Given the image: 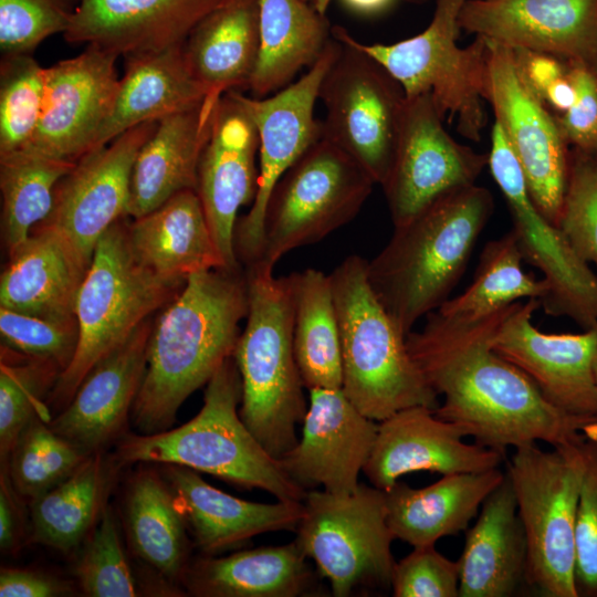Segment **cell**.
I'll return each instance as SVG.
<instances>
[{
    "mask_svg": "<svg viewBox=\"0 0 597 597\" xmlns=\"http://www.w3.org/2000/svg\"><path fill=\"white\" fill-rule=\"evenodd\" d=\"M583 443L514 449L506 474L527 542L528 586L547 597H577L575 527L585 473Z\"/></svg>",
    "mask_w": 597,
    "mask_h": 597,
    "instance_id": "cell-9",
    "label": "cell"
},
{
    "mask_svg": "<svg viewBox=\"0 0 597 597\" xmlns=\"http://www.w3.org/2000/svg\"><path fill=\"white\" fill-rule=\"evenodd\" d=\"M504 476L496 468L442 475L420 489L397 481L384 491L387 523L395 538L412 547L434 545L441 537L465 532Z\"/></svg>",
    "mask_w": 597,
    "mask_h": 597,
    "instance_id": "cell-31",
    "label": "cell"
},
{
    "mask_svg": "<svg viewBox=\"0 0 597 597\" xmlns=\"http://www.w3.org/2000/svg\"><path fill=\"white\" fill-rule=\"evenodd\" d=\"M126 219L116 221L101 238L80 287L77 348L46 401L55 415L67 406L88 371L185 285L158 277L136 259Z\"/></svg>",
    "mask_w": 597,
    "mask_h": 597,
    "instance_id": "cell-7",
    "label": "cell"
},
{
    "mask_svg": "<svg viewBox=\"0 0 597 597\" xmlns=\"http://www.w3.org/2000/svg\"><path fill=\"white\" fill-rule=\"evenodd\" d=\"M349 8L363 13H373L386 8L391 0H343Z\"/></svg>",
    "mask_w": 597,
    "mask_h": 597,
    "instance_id": "cell-54",
    "label": "cell"
},
{
    "mask_svg": "<svg viewBox=\"0 0 597 597\" xmlns=\"http://www.w3.org/2000/svg\"><path fill=\"white\" fill-rule=\"evenodd\" d=\"M308 408L296 444L279 459L287 476L305 491L322 485L352 494L375 443L378 423L363 415L342 388L310 389Z\"/></svg>",
    "mask_w": 597,
    "mask_h": 597,
    "instance_id": "cell-21",
    "label": "cell"
},
{
    "mask_svg": "<svg viewBox=\"0 0 597 597\" xmlns=\"http://www.w3.org/2000/svg\"><path fill=\"white\" fill-rule=\"evenodd\" d=\"M260 44L259 0H228L185 42L191 72L209 94L249 87Z\"/></svg>",
    "mask_w": 597,
    "mask_h": 597,
    "instance_id": "cell-35",
    "label": "cell"
},
{
    "mask_svg": "<svg viewBox=\"0 0 597 597\" xmlns=\"http://www.w3.org/2000/svg\"><path fill=\"white\" fill-rule=\"evenodd\" d=\"M260 44L249 83L253 97L263 98L290 85L311 67L332 40L325 14L304 0H259Z\"/></svg>",
    "mask_w": 597,
    "mask_h": 597,
    "instance_id": "cell-34",
    "label": "cell"
},
{
    "mask_svg": "<svg viewBox=\"0 0 597 597\" xmlns=\"http://www.w3.org/2000/svg\"><path fill=\"white\" fill-rule=\"evenodd\" d=\"M594 157H595V158H596V160H597V153H596V154L594 155Z\"/></svg>",
    "mask_w": 597,
    "mask_h": 597,
    "instance_id": "cell-57",
    "label": "cell"
},
{
    "mask_svg": "<svg viewBox=\"0 0 597 597\" xmlns=\"http://www.w3.org/2000/svg\"><path fill=\"white\" fill-rule=\"evenodd\" d=\"M295 542L335 597L390 587L395 538L385 492L360 483L352 494L308 490Z\"/></svg>",
    "mask_w": 597,
    "mask_h": 597,
    "instance_id": "cell-11",
    "label": "cell"
},
{
    "mask_svg": "<svg viewBox=\"0 0 597 597\" xmlns=\"http://www.w3.org/2000/svg\"><path fill=\"white\" fill-rule=\"evenodd\" d=\"M248 308L240 269L188 277L153 322L147 367L130 415L139 433L168 430L184 401L232 357Z\"/></svg>",
    "mask_w": 597,
    "mask_h": 597,
    "instance_id": "cell-2",
    "label": "cell"
},
{
    "mask_svg": "<svg viewBox=\"0 0 597 597\" xmlns=\"http://www.w3.org/2000/svg\"><path fill=\"white\" fill-rule=\"evenodd\" d=\"M439 418L434 409L413 406L378 421L371 453L363 469L371 485L388 490L399 478L417 471L442 475L496 469L503 454L476 442Z\"/></svg>",
    "mask_w": 597,
    "mask_h": 597,
    "instance_id": "cell-23",
    "label": "cell"
},
{
    "mask_svg": "<svg viewBox=\"0 0 597 597\" xmlns=\"http://www.w3.org/2000/svg\"><path fill=\"white\" fill-rule=\"evenodd\" d=\"M44 70L32 54L1 56L0 156L24 150L31 144L43 107Z\"/></svg>",
    "mask_w": 597,
    "mask_h": 597,
    "instance_id": "cell-43",
    "label": "cell"
},
{
    "mask_svg": "<svg viewBox=\"0 0 597 597\" xmlns=\"http://www.w3.org/2000/svg\"><path fill=\"white\" fill-rule=\"evenodd\" d=\"M459 23L488 41L597 74V0H467Z\"/></svg>",
    "mask_w": 597,
    "mask_h": 597,
    "instance_id": "cell-20",
    "label": "cell"
},
{
    "mask_svg": "<svg viewBox=\"0 0 597 597\" xmlns=\"http://www.w3.org/2000/svg\"><path fill=\"white\" fill-rule=\"evenodd\" d=\"M585 473L575 527L577 597H597V434L583 443Z\"/></svg>",
    "mask_w": 597,
    "mask_h": 597,
    "instance_id": "cell-48",
    "label": "cell"
},
{
    "mask_svg": "<svg viewBox=\"0 0 597 597\" xmlns=\"http://www.w3.org/2000/svg\"><path fill=\"white\" fill-rule=\"evenodd\" d=\"M160 472L203 555H217L262 533L295 532L303 516V501L251 502L213 488L187 467L163 464Z\"/></svg>",
    "mask_w": 597,
    "mask_h": 597,
    "instance_id": "cell-26",
    "label": "cell"
},
{
    "mask_svg": "<svg viewBox=\"0 0 597 597\" xmlns=\"http://www.w3.org/2000/svg\"><path fill=\"white\" fill-rule=\"evenodd\" d=\"M294 304L293 345L305 388L339 389L343 366L329 274L305 269L289 275Z\"/></svg>",
    "mask_w": 597,
    "mask_h": 597,
    "instance_id": "cell-38",
    "label": "cell"
},
{
    "mask_svg": "<svg viewBox=\"0 0 597 597\" xmlns=\"http://www.w3.org/2000/svg\"><path fill=\"white\" fill-rule=\"evenodd\" d=\"M523 255L514 231L488 241L479 258L473 280L436 311L441 315L476 320L494 314L522 300L542 302L548 284L523 270Z\"/></svg>",
    "mask_w": 597,
    "mask_h": 597,
    "instance_id": "cell-39",
    "label": "cell"
},
{
    "mask_svg": "<svg viewBox=\"0 0 597 597\" xmlns=\"http://www.w3.org/2000/svg\"><path fill=\"white\" fill-rule=\"evenodd\" d=\"M431 94L406 97L392 163L381 184L394 227L440 195L476 184L488 155L457 142Z\"/></svg>",
    "mask_w": 597,
    "mask_h": 597,
    "instance_id": "cell-16",
    "label": "cell"
},
{
    "mask_svg": "<svg viewBox=\"0 0 597 597\" xmlns=\"http://www.w3.org/2000/svg\"><path fill=\"white\" fill-rule=\"evenodd\" d=\"M241 378L233 357L208 381L201 410L180 427L157 433H126L115 444L122 465L177 464L244 489L264 490L281 501L302 502L295 484L242 421Z\"/></svg>",
    "mask_w": 597,
    "mask_h": 597,
    "instance_id": "cell-5",
    "label": "cell"
},
{
    "mask_svg": "<svg viewBox=\"0 0 597 597\" xmlns=\"http://www.w3.org/2000/svg\"><path fill=\"white\" fill-rule=\"evenodd\" d=\"M128 237L136 259L158 277L177 285H184L195 273L227 269L196 190H182L133 219Z\"/></svg>",
    "mask_w": 597,
    "mask_h": 597,
    "instance_id": "cell-30",
    "label": "cell"
},
{
    "mask_svg": "<svg viewBox=\"0 0 597 597\" xmlns=\"http://www.w3.org/2000/svg\"><path fill=\"white\" fill-rule=\"evenodd\" d=\"M494 206L491 191L476 184L448 190L394 227L384 249L366 261L370 286L406 336L450 298Z\"/></svg>",
    "mask_w": 597,
    "mask_h": 597,
    "instance_id": "cell-3",
    "label": "cell"
},
{
    "mask_svg": "<svg viewBox=\"0 0 597 597\" xmlns=\"http://www.w3.org/2000/svg\"><path fill=\"white\" fill-rule=\"evenodd\" d=\"M124 59L114 106L93 149L137 125L193 107L209 95L189 67L185 43Z\"/></svg>",
    "mask_w": 597,
    "mask_h": 597,
    "instance_id": "cell-33",
    "label": "cell"
},
{
    "mask_svg": "<svg viewBox=\"0 0 597 597\" xmlns=\"http://www.w3.org/2000/svg\"><path fill=\"white\" fill-rule=\"evenodd\" d=\"M341 51L332 38L324 53L298 81L263 98L237 96L259 136V178L255 197L234 229V250L245 266L261 255L264 214L270 195L284 172L322 134L314 111L322 81Z\"/></svg>",
    "mask_w": 597,
    "mask_h": 597,
    "instance_id": "cell-14",
    "label": "cell"
},
{
    "mask_svg": "<svg viewBox=\"0 0 597 597\" xmlns=\"http://www.w3.org/2000/svg\"><path fill=\"white\" fill-rule=\"evenodd\" d=\"M88 268L59 232L35 226L9 252L0 277V306L54 321L74 320Z\"/></svg>",
    "mask_w": 597,
    "mask_h": 597,
    "instance_id": "cell-28",
    "label": "cell"
},
{
    "mask_svg": "<svg viewBox=\"0 0 597 597\" xmlns=\"http://www.w3.org/2000/svg\"><path fill=\"white\" fill-rule=\"evenodd\" d=\"M222 96L160 118L133 165L126 217L136 219L174 195L197 191L198 168Z\"/></svg>",
    "mask_w": 597,
    "mask_h": 597,
    "instance_id": "cell-27",
    "label": "cell"
},
{
    "mask_svg": "<svg viewBox=\"0 0 597 597\" xmlns=\"http://www.w3.org/2000/svg\"><path fill=\"white\" fill-rule=\"evenodd\" d=\"M568 65L575 100L566 112L555 117L568 147L594 156L597 153V74Z\"/></svg>",
    "mask_w": 597,
    "mask_h": 597,
    "instance_id": "cell-51",
    "label": "cell"
},
{
    "mask_svg": "<svg viewBox=\"0 0 597 597\" xmlns=\"http://www.w3.org/2000/svg\"><path fill=\"white\" fill-rule=\"evenodd\" d=\"M488 44L484 100L522 166L533 202L557 226L568 174V145L555 114L522 80L512 49L491 41Z\"/></svg>",
    "mask_w": 597,
    "mask_h": 597,
    "instance_id": "cell-15",
    "label": "cell"
},
{
    "mask_svg": "<svg viewBox=\"0 0 597 597\" xmlns=\"http://www.w3.org/2000/svg\"><path fill=\"white\" fill-rule=\"evenodd\" d=\"M2 345L23 356L55 364L62 373L78 343L77 320L54 321L0 306Z\"/></svg>",
    "mask_w": 597,
    "mask_h": 597,
    "instance_id": "cell-47",
    "label": "cell"
},
{
    "mask_svg": "<svg viewBox=\"0 0 597 597\" xmlns=\"http://www.w3.org/2000/svg\"><path fill=\"white\" fill-rule=\"evenodd\" d=\"M375 181L347 153L321 137L284 172L266 203L259 261L316 243L350 222Z\"/></svg>",
    "mask_w": 597,
    "mask_h": 597,
    "instance_id": "cell-10",
    "label": "cell"
},
{
    "mask_svg": "<svg viewBox=\"0 0 597 597\" xmlns=\"http://www.w3.org/2000/svg\"><path fill=\"white\" fill-rule=\"evenodd\" d=\"M557 227L576 254L597 270V160L593 155L569 150Z\"/></svg>",
    "mask_w": 597,
    "mask_h": 597,
    "instance_id": "cell-45",
    "label": "cell"
},
{
    "mask_svg": "<svg viewBox=\"0 0 597 597\" xmlns=\"http://www.w3.org/2000/svg\"><path fill=\"white\" fill-rule=\"evenodd\" d=\"M124 524L133 552L170 582H181L189 566L187 526L160 471L142 467L124 499Z\"/></svg>",
    "mask_w": 597,
    "mask_h": 597,
    "instance_id": "cell-37",
    "label": "cell"
},
{
    "mask_svg": "<svg viewBox=\"0 0 597 597\" xmlns=\"http://www.w3.org/2000/svg\"><path fill=\"white\" fill-rule=\"evenodd\" d=\"M153 327L149 317L85 376L67 406L49 421L87 454L106 451L127 432L139 392Z\"/></svg>",
    "mask_w": 597,
    "mask_h": 597,
    "instance_id": "cell-24",
    "label": "cell"
},
{
    "mask_svg": "<svg viewBox=\"0 0 597 597\" xmlns=\"http://www.w3.org/2000/svg\"><path fill=\"white\" fill-rule=\"evenodd\" d=\"M228 0H81L63 33L71 44H95L128 57L181 45Z\"/></svg>",
    "mask_w": 597,
    "mask_h": 597,
    "instance_id": "cell-25",
    "label": "cell"
},
{
    "mask_svg": "<svg viewBox=\"0 0 597 597\" xmlns=\"http://www.w3.org/2000/svg\"><path fill=\"white\" fill-rule=\"evenodd\" d=\"M256 127L237 91L222 95L198 168L197 193L228 270H239L234 229L239 209L252 203L259 168Z\"/></svg>",
    "mask_w": 597,
    "mask_h": 597,
    "instance_id": "cell-22",
    "label": "cell"
},
{
    "mask_svg": "<svg viewBox=\"0 0 597 597\" xmlns=\"http://www.w3.org/2000/svg\"><path fill=\"white\" fill-rule=\"evenodd\" d=\"M23 502L12 485L8 464L0 462V548L2 553L13 555L22 547L27 524Z\"/></svg>",
    "mask_w": 597,
    "mask_h": 597,
    "instance_id": "cell-52",
    "label": "cell"
},
{
    "mask_svg": "<svg viewBox=\"0 0 597 597\" xmlns=\"http://www.w3.org/2000/svg\"><path fill=\"white\" fill-rule=\"evenodd\" d=\"M390 588L395 597H459L458 561L447 558L434 545L413 547L395 563Z\"/></svg>",
    "mask_w": 597,
    "mask_h": 597,
    "instance_id": "cell-49",
    "label": "cell"
},
{
    "mask_svg": "<svg viewBox=\"0 0 597 597\" xmlns=\"http://www.w3.org/2000/svg\"><path fill=\"white\" fill-rule=\"evenodd\" d=\"M510 306L476 320L433 311L420 329L406 336L412 360L443 397L434 413L502 454L537 442L552 448L579 444L597 434V419L557 409L527 375L494 350L493 337Z\"/></svg>",
    "mask_w": 597,
    "mask_h": 597,
    "instance_id": "cell-1",
    "label": "cell"
},
{
    "mask_svg": "<svg viewBox=\"0 0 597 597\" xmlns=\"http://www.w3.org/2000/svg\"><path fill=\"white\" fill-rule=\"evenodd\" d=\"M467 0H437L429 25L419 34L391 44H365L344 28L332 34L380 63L401 85L406 97L429 93L440 112L455 121L457 130L480 142L486 125L484 85L489 44L479 35L467 46L457 41L461 32L459 14Z\"/></svg>",
    "mask_w": 597,
    "mask_h": 597,
    "instance_id": "cell-8",
    "label": "cell"
},
{
    "mask_svg": "<svg viewBox=\"0 0 597 597\" xmlns=\"http://www.w3.org/2000/svg\"><path fill=\"white\" fill-rule=\"evenodd\" d=\"M117 57L87 44L78 55L45 67L42 113L24 151L76 163L94 148L117 95Z\"/></svg>",
    "mask_w": 597,
    "mask_h": 597,
    "instance_id": "cell-18",
    "label": "cell"
},
{
    "mask_svg": "<svg viewBox=\"0 0 597 597\" xmlns=\"http://www.w3.org/2000/svg\"><path fill=\"white\" fill-rule=\"evenodd\" d=\"M332 36L341 51L318 93L326 109L322 135L381 186L392 163L406 94L375 59L348 40Z\"/></svg>",
    "mask_w": 597,
    "mask_h": 597,
    "instance_id": "cell-12",
    "label": "cell"
},
{
    "mask_svg": "<svg viewBox=\"0 0 597 597\" xmlns=\"http://www.w3.org/2000/svg\"><path fill=\"white\" fill-rule=\"evenodd\" d=\"M311 3L318 12L325 14L332 0H304Z\"/></svg>",
    "mask_w": 597,
    "mask_h": 597,
    "instance_id": "cell-55",
    "label": "cell"
},
{
    "mask_svg": "<svg viewBox=\"0 0 597 597\" xmlns=\"http://www.w3.org/2000/svg\"><path fill=\"white\" fill-rule=\"evenodd\" d=\"M488 166L509 207L524 262L536 268L548 284L541 307L549 316L570 318L583 329L597 328V273L533 202L522 166L496 122Z\"/></svg>",
    "mask_w": 597,
    "mask_h": 597,
    "instance_id": "cell-13",
    "label": "cell"
},
{
    "mask_svg": "<svg viewBox=\"0 0 597 597\" xmlns=\"http://www.w3.org/2000/svg\"><path fill=\"white\" fill-rule=\"evenodd\" d=\"M535 298L512 304L494 337L493 348L519 367L543 397L573 416L597 419L593 358L597 328L582 333H545L533 323Z\"/></svg>",
    "mask_w": 597,
    "mask_h": 597,
    "instance_id": "cell-19",
    "label": "cell"
},
{
    "mask_svg": "<svg viewBox=\"0 0 597 597\" xmlns=\"http://www.w3.org/2000/svg\"><path fill=\"white\" fill-rule=\"evenodd\" d=\"M593 369H594V377L597 385V343L594 352V358H593Z\"/></svg>",
    "mask_w": 597,
    "mask_h": 597,
    "instance_id": "cell-56",
    "label": "cell"
},
{
    "mask_svg": "<svg viewBox=\"0 0 597 597\" xmlns=\"http://www.w3.org/2000/svg\"><path fill=\"white\" fill-rule=\"evenodd\" d=\"M458 564L459 597H511L528 586L527 542L506 472L467 528Z\"/></svg>",
    "mask_w": 597,
    "mask_h": 597,
    "instance_id": "cell-29",
    "label": "cell"
},
{
    "mask_svg": "<svg viewBox=\"0 0 597 597\" xmlns=\"http://www.w3.org/2000/svg\"><path fill=\"white\" fill-rule=\"evenodd\" d=\"M90 455L36 415L17 438L8 462L13 488L31 503L69 478Z\"/></svg>",
    "mask_w": 597,
    "mask_h": 597,
    "instance_id": "cell-41",
    "label": "cell"
},
{
    "mask_svg": "<svg viewBox=\"0 0 597 597\" xmlns=\"http://www.w3.org/2000/svg\"><path fill=\"white\" fill-rule=\"evenodd\" d=\"M71 593L70 585L44 573L2 567L0 570L1 597H56Z\"/></svg>",
    "mask_w": 597,
    "mask_h": 597,
    "instance_id": "cell-53",
    "label": "cell"
},
{
    "mask_svg": "<svg viewBox=\"0 0 597 597\" xmlns=\"http://www.w3.org/2000/svg\"><path fill=\"white\" fill-rule=\"evenodd\" d=\"M157 123L137 125L81 157L57 182L52 209L36 224L59 232L87 265L104 233L126 217L133 165Z\"/></svg>",
    "mask_w": 597,
    "mask_h": 597,
    "instance_id": "cell-17",
    "label": "cell"
},
{
    "mask_svg": "<svg viewBox=\"0 0 597 597\" xmlns=\"http://www.w3.org/2000/svg\"><path fill=\"white\" fill-rule=\"evenodd\" d=\"M75 164L24 150L0 156L1 234L8 252L49 216L57 182Z\"/></svg>",
    "mask_w": 597,
    "mask_h": 597,
    "instance_id": "cell-40",
    "label": "cell"
},
{
    "mask_svg": "<svg viewBox=\"0 0 597 597\" xmlns=\"http://www.w3.org/2000/svg\"><path fill=\"white\" fill-rule=\"evenodd\" d=\"M181 583L197 597H298L314 593L317 579L293 541L224 557L203 555L189 563Z\"/></svg>",
    "mask_w": 597,
    "mask_h": 597,
    "instance_id": "cell-32",
    "label": "cell"
},
{
    "mask_svg": "<svg viewBox=\"0 0 597 597\" xmlns=\"http://www.w3.org/2000/svg\"><path fill=\"white\" fill-rule=\"evenodd\" d=\"M329 277L339 327L345 396L375 421L413 406L436 409L438 395L412 360L406 335L370 286L366 260L349 255Z\"/></svg>",
    "mask_w": 597,
    "mask_h": 597,
    "instance_id": "cell-6",
    "label": "cell"
},
{
    "mask_svg": "<svg viewBox=\"0 0 597 597\" xmlns=\"http://www.w3.org/2000/svg\"><path fill=\"white\" fill-rule=\"evenodd\" d=\"M517 71L530 91L555 115L566 112L575 88L565 61L537 51L512 49Z\"/></svg>",
    "mask_w": 597,
    "mask_h": 597,
    "instance_id": "cell-50",
    "label": "cell"
},
{
    "mask_svg": "<svg viewBox=\"0 0 597 597\" xmlns=\"http://www.w3.org/2000/svg\"><path fill=\"white\" fill-rule=\"evenodd\" d=\"M244 272L249 308L232 355L241 378L239 415L279 460L298 441L295 428L308 408L294 354L292 285L261 262Z\"/></svg>",
    "mask_w": 597,
    "mask_h": 597,
    "instance_id": "cell-4",
    "label": "cell"
},
{
    "mask_svg": "<svg viewBox=\"0 0 597 597\" xmlns=\"http://www.w3.org/2000/svg\"><path fill=\"white\" fill-rule=\"evenodd\" d=\"M81 0H0L1 56L32 54L46 38L64 33Z\"/></svg>",
    "mask_w": 597,
    "mask_h": 597,
    "instance_id": "cell-46",
    "label": "cell"
},
{
    "mask_svg": "<svg viewBox=\"0 0 597 597\" xmlns=\"http://www.w3.org/2000/svg\"><path fill=\"white\" fill-rule=\"evenodd\" d=\"M61 374L53 363L23 356L1 345L0 462H8L17 438L33 417L52 419L45 398Z\"/></svg>",
    "mask_w": 597,
    "mask_h": 597,
    "instance_id": "cell-42",
    "label": "cell"
},
{
    "mask_svg": "<svg viewBox=\"0 0 597 597\" xmlns=\"http://www.w3.org/2000/svg\"><path fill=\"white\" fill-rule=\"evenodd\" d=\"M121 467L114 453H94L69 478L32 501V540L62 553L82 545L108 505Z\"/></svg>",
    "mask_w": 597,
    "mask_h": 597,
    "instance_id": "cell-36",
    "label": "cell"
},
{
    "mask_svg": "<svg viewBox=\"0 0 597 597\" xmlns=\"http://www.w3.org/2000/svg\"><path fill=\"white\" fill-rule=\"evenodd\" d=\"M74 574L85 596L134 597L139 595L113 507L108 504L82 543Z\"/></svg>",
    "mask_w": 597,
    "mask_h": 597,
    "instance_id": "cell-44",
    "label": "cell"
}]
</instances>
